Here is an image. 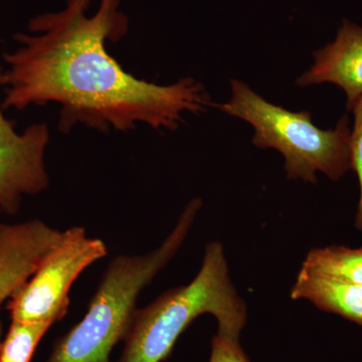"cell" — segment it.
I'll list each match as a JSON object with an SVG mask.
<instances>
[{
    "mask_svg": "<svg viewBox=\"0 0 362 362\" xmlns=\"http://www.w3.org/2000/svg\"><path fill=\"white\" fill-rule=\"evenodd\" d=\"M51 322H13L6 339L0 345V362H30Z\"/></svg>",
    "mask_w": 362,
    "mask_h": 362,
    "instance_id": "11",
    "label": "cell"
},
{
    "mask_svg": "<svg viewBox=\"0 0 362 362\" xmlns=\"http://www.w3.org/2000/svg\"><path fill=\"white\" fill-rule=\"evenodd\" d=\"M230 101L214 106L252 125L255 146L278 150L289 180L316 183L317 173H322L339 180L351 169L349 117L343 116L334 129L322 130L312 123L310 112L286 110L239 80H230Z\"/></svg>",
    "mask_w": 362,
    "mask_h": 362,
    "instance_id": "4",
    "label": "cell"
},
{
    "mask_svg": "<svg viewBox=\"0 0 362 362\" xmlns=\"http://www.w3.org/2000/svg\"><path fill=\"white\" fill-rule=\"evenodd\" d=\"M66 0L58 13L30 21V33H18V47L2 56V108L23 111L57 104L59 130L76 125L108 132H128L138 124L156 130H176L185 113L199 114L213 103L194 78L157 85L134 77L109 54L107 42L127 33L121 0Z\"/></svg>",
    "mask_w": 362,
    "mask_h": 362,
    "instance_id": "1",
    "label": "cell"
},
{
    "mask_svg": "<svg viewBox=\"0 0 362 362\" xmlns=\"http://www.w3.org/2000/svg\"><path fill=\"white\" fill-rule=\"evenodd\" d=\"M202 206L201 199H192L154 251L111 262L84 318L59 340L47 362H110L112 350L129 332L140 292L182 246Z\"/></svg>",
    "mask_w": 362,
    "mask_h": 362,
    "instance_id": "3",
    "label": "cell"
},
{
    "mask_svg": "<svg viewBox=\"0 0 362 362\" xmlns=\"http://www.w3.org/2000/svg\"><path fill=\"white\" fill-rule=\"evenodd\" d=\"M0 64V92L2 90ZM49 128L45 123L33 124L18 133L13 121L4 116L0 102V211L16 214L25 195H35L49 187L45 164L49 142Z\"/></svg>",
    "mask_w": 362,
    "mask_h": 362,
    "instance_id": "6",
    "label": "cell"
},
{
    "mask_svg": "<svg viewBox=\"0 0 362 362\" xmlns=\"http://www.w3.org/2000/svg\"><path fill=\"white\" fill-rule=\"evenodd\" d=\"M204 314L218 321L216 334L240 339L247 306L233 284L220 242L206 245L201 270L189 284L169 290L136 310L119 362L165 361L180 335Z\"/></svg>",
    "mask_w": 362,
    "mask_h": 362,
    "instance_id": "2",
    "label": "cell"
},
{
    "mask_svg": "<svg viewBox=\"0 0 362 362\" xmlns=\"http://www.w3.org/2000/svg\"><path fill=\"white\" fill-rule=\"evenodd\" d=\"M349 111L354 115V127L350 133V160L351 169L356 173L361 187L354 226L362 232V96L354 102Z\"/></svg>",
    "mask_w": 362,
    "mask_h": 362,
    "instance_id": "12",
    "label": "cell"
},
{
    "mask_svg": "<svg viewBox=\"0 0 362 362\" xmlns=\"http://www.w3.org/2000/svg\"><path fill=\"white\" fill-rule=\"evenodd\" d=\"M209 362H251L245 354L239 339L216 334L211 340Z\"/></svg>",
    "mask_w": 362,
    "mask_h": 362,
    "instance_id": "13",
    "label": "cell"
},
{
    "mask_svg": "<svg viewBox=\"0 0 362 362\" xmlns=\"http://www.w3.org/2000/svg\"><path fill=\"white\" fill-rule=\"evenodd\" d=\"M1 334H2V325H1V322H0V345H1Z\"/></svg>",
    "mask_w": 362,
    "mask_h": 362,
    "instance_id": "14",
    "label": "cell"
},
{
    "mask_svg": "<svg viewBox=\"0 0 362 362\" xmlns=\"http://www.w3.org/2000/svg\"><path fill=\"white\" fill-rule=\"evenodd\" d=\"M290 296L293 300H307L320 310L362 326L361 285L300 270Z\"/></svg>",
    "mask_w": 362,
    "mask_h": 362,
    "instance_id": "9",
    "label": "cell"
},
{
    "mask_svg": "<svg viewBox=\"0 0 362 362\" xmlns=\"http://www.w3.org/2000/svg\"><path fill=\"white\" fill-rule=\"evenodd\" d=\"M314 64L297 78L298 87L330 83L343 90L347 110L362 96V26L344 21L334 42L313 54Z\"/></svg>",
    "mask_w": 362,
    "mask_h": 362,
    "instance_id": "8",
    "label": "cell"
},
{
    "mask_svg": "<svg viewBox=\"0 0 362 362\" xmlns=\"http://www.w3.org/2000/svg\"><path fill=\"white\" fill-rule=\"evenodd\" d=\"M301 270L362 286V247L330 246L311 250Z\"/></svg>",
    "mask_w": 362,
    "mask_h": 362,
    "instance_id": "10",
    "label": "cell"
},
{
    "mask_svg": "<svg viewBox=\"0 0 362 362\" xmlns=\"http://www.w3.org/2000/svg\"><path fill=\"white\" fill-rule=\"evenodd\" d=\"M63 237L39 220L0 223V307L30 280Z\"/></svg>",
    "mask_w": 362,
    "mask_h": 362,
    "instance_id": "7",
    "label": "cell"
},
{
    "mask_svg": "<svg viewBox=\"0 0 362 362\" xmlns=\"http://www.w3.org/2000/svg\"><path fill=\"white\" fill-rule=\"evenodd\" d=\"M105 256L106 245L88 237L84 228L66 230L58 246L11 298L8 309L13 322L54 324L61 320L68 311L69 292L76 279Z\"/></svg>",
    "mask_w": 362,
    "mask_h": 362,
    "instance_id": "5",
    "label": "cell"
}]
</instances>
